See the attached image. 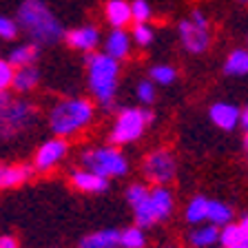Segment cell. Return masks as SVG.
I'll list each match as a JSON object with an SVG mask.
<instances>
[{
  "instance_id": "obj_1",
  "label": "cell",
  "mask_w": 248,
  "mask_h": 248,
  "mask_svg": "<svg viewBox=\"0 0 248 248\" xmlns=\"http://www.w3.org/2000/svg\"><path fill=\"white\" fill-rule=\"evenodd\" d=\"M18 25L27 31V36L38 46L56 45L60 38H64L60 20L51 14V9L42 0H25L18 7Z\"/></svg>"
},
{
  "instance_id": "obj_2",
  "label": "cell",
  "mask_w": 248,
  "mask_h": 248,
  "mask_svg": "<svg viewBox=\"0 0 248 248\" xmlns=\"http://www.w3.org/2000/svg\"><path fill=\"white\" fill-rule=\"evenodd\" d=\"M95 118V108L93 102L87 98H67L60 100L51 107L46 122L53 135L58 138H73V135L82 133L84 129H89Z\"/></svg>"
},
{
  "instance_id": "obj_3",
  "label": "cell",
  "mask_w": 248,
  "mask_h": 248,
  "mask_svg": "<svg viewBox=\"0 0 248 248\" xmlns=\"http://www.w3.org/2000/svg\"><path fill=\"white\" fill-rule=\"evenodd\" d=\"M120 60L111 58L108 53H89V89L104 108H113L115 104V89H118V73Z\"/></svg>"
},
{
  "instance_id": "obj_4",
  "label": "cell",
  "mask_w": 248,
  "mask_h": 248,
  "mask_svg": "<svg viewBox=\"0 0 248 248\" xmlns=\"http://www.w3.org/2000/svg\"><path fill=\"white\" fill-rule=\"evenodd\" d=\"M80 164L82 169L93 170L98 175L107 177H124L129 173V160L115 144L111 146H95V149H84L80 153Z\"/></svg>"
},
{
  "instance_id": "obj_5",
  "label": "cell",
  "mask_w": 248,
  "mask_h": 248,
  "mask_svg": "<svg viewBox=\"0 0 248 248\" xmlns=\"http://www.w3.org/2000/svg\"><path fill=\"white\" fill-rule=\"evenodd\" d=\"M38 118V107L29 100H9L0 111V142H11L29 131Z\"/></svg>"
},
{
  "instance_id": "obj_6",
  "label": "cell",
  "mask_w": 248,
  "mask_h": 248,
  "mask_svg": "<svg viewBox=\"0 0 248 248\" xmlns=\"http://www.w3.org/2000/svg\"><path fill=\"white\" fill-rule=\"evenodd\" d=\"M153 122V113L146 108H133L126 107L115 115V122L111 126L108 133V142L115 146L120 144H131L135 140L142 138V133L146 131V126Z\"/></svg>"
},
{
  "instance_id": "obj_7",
  "label": "cell",
  "mask_w": 248,
  "mask_h": 248,
  "mask_svg": "<svg viewBox=\"0 0 248 248\" xmlns=\"http://www.w3.org/2000/svg\"><path fill=\"white\" fill-rule=\"evenodd\" d=\"M142 173L153 186H169L175 182L177 175V160L173 151L169 149H155L142 162Z\"/></svg>"
},
{
  "instance_id": "obj_8",
  "label": "cell",
  "mask_w": 248,
  "mask_h": 248,
  "mask_svg": "<svg viewBox=\"0 0 248 248\" xmlns=\"http://www.w3.org/2000/svg\"><path fill=\"white\" fill-rule=\"evenodd\" d=\"M126 200H129L131 208H133L135 224L140 228H151L153 224H157L153 204H151V188L146 184H140V182L131 184L126 188Z\"/></svg>"
},
{
  "instance_id": "obj_9",
  "label": "cell",
  "mask_w": 248,
  "mask_h": 248,
  "mask_svg": "<svg viewBox=\"0 0 248 248\" xmlns=\"http://www.w3.org/2000/svg\"><path fill=\"white\" fill-rule=\"evenodd\" d=\"M67 153H69V140L53 135L51 140H45L38 146L36 155H33V169L38 173H49L67 157Z\"/></svg>"
},
{
  "instance_id": "obj_10",
  "label": "cell",
  "mask_w": 248,
  "mask_h": 248,
  "mask_svg": "<svg viewBox=\"0 0 248 248\" xmlns=\"http://www.w3.org/2000/svg\"><path fill=\"white\" fill-rule=\"evenodd\" d=\"M180 40L188 53H206L211 46V25H197L191 18L180 22Z\"/></svg>"
},
{
  "instance_id": "obj_11",
  "label": "cell",
  "mask_w": 248,
  "mask_h": 248,
  "mask_svg": "<svg viewBox=\"0 0 248 248\" xmlns=\"http://www.w3.org/2000/svg\"><path fill=\"white\" fill-rule=\"evenodd\" d=\"M239 115H242V108L235 107L231 102H215L208 108V118L215 124L217 129L222 131H235L239 126Z\"/></svg>"
},
{
  "instance_id": "obj_12",
  "label": "cell",
  "mask_w": 248,
  "mask_h": 248,
  "mask_svg": "<svg viewBox=\"0 0 248 248\" xmlns=\"http://www.w3.org/2000/svg\"><path fill=\"white\" fill-rule=\"evenodd\" d=\"M71 186L78 188L80 193H104L108 188V180L93 170H87V169H76L71 170Z\"/></svg>"
},
{
  "instance_id": "obj_13",
  "label": "cell",
  "mask_w": 248,
  "mask_h": 248,
  "mask_svg": "<svg viewBox=\"0 0 248 248\" xmlns=\"http://www.w3.org/2000/svg\"><path fill=\"white\" fill-rule=\"evenodd\" d=\"M122 246V231L104 228V231L89 232L87 237L78 242V248H120Z\"/></svg>"
},
{
  "instance_id": "obj_14",
  "label": "cell",
  "mask_w": 248,
  "mask_h": 248,
  "mask_svg": "<svg viewBox=\"0 0 248 248\" xmlns=\"http://www.w3.org/2000/svg\"><path fill=\"white\" fill-rule=\"evenodd\" d=\"M64 40L69 42V46L78 49V51L91 53L100 42V31L95 27H78V29H71L69 33H64Z\"/></svg>"
},
{
  "instance_id": "obj_15",
  "label": "cell",
  "mask_w": 248,
  "mask_h": 248,
  "mask_svg": "<svg viewBox=\"0 0 248 248\" xmlns=\"http://www.w3.org/2000/svg\"><path fill=\"white\" fill-rule=\"evenodd\" d=\"M151 204H153L157 222H166L175 211V197H173L169 186H153L151 188Z\"/></svg>"
},
{
  "instance_id": "obj_16",
  "label": "cell",
  "mask_w": 248,
  "mask_h": 248,
  "mask_svg": "<svg viewBox=\"0 0 248 248\" xmlns=\"http://www.w3.org/2000/svg\"><path fill=\"white\" fill-rule=\"evenodd\" d=\"M36 169L33 164H5L2 170V180H0V188H16L22 186L25 182H29L33 177Z\"/></svg>"
},
{
  "instance_id": "obj_17",
  "label": "cell",
  "mask_w": 248,
  "mask_h": 248,
  "mask_svg": "<svg viewBox=\"0 0 248 248\" xmlns=\"http://www.w3.org/2000/svg\"><path fill=\"white\" fill-rule=\"evenodd\" d=\"M219 242V228L211 222H204L188 232V244L193 248H213Z\"/></svg>"
},
{
  "instance_id": "obj_18",
  "label": "cell",
  "mask_w": 248,
  "mask_h": 248,
  "mask_svg": "<svg viewBox=\"0 0 248 248\" xmlns=\"http://www.w3.org/2000/svg\"><path fill=\"white\" fill-rule=\"evenodd\" d=\"M131 51V36L124 29H113L104 42V53H108L115 60H124Z\"/></svg>"
},
{
  "instance_id": "obj_19",
  "label": "cell",
  "mask_w": 248,
  "mask_h": 248,
  "mask_svg": "<svg viewBox=\"0 0 248 248\" xmlns=\"http://www.w3.org/2000/svg\"><path fill=\"white\" fill-rule=\"evenodd\" d=\"M208 204H211V200L204 195L191 197L184 208V219L191 224V226H200V224L208 222Z\"/></svg>"
},
{
  "instance_id": "obj_20",
  "label": "cell",
  "mask_w": 248,
  "mask_h": 248,
  "mask_svg": "<svg viewBox=\"0 0 248 248\" xmlns=\"http://www.w3.org/2000/svg\"><path fill=\"white\" fill-rule=\"evenodd\" d=\"M107 18L108 22L115 27V29H124L133 20V11H131V5L126 0H108L107 5Z\"/></svg>"
},
{
  "instance_id": "obj_21",
  "label": "cell",
  "mask_w": 248,
  "mask_h": 248,
  "mask_svg": "<svg viewBox=\"0 0 248 248\" xmlns=\"http://www.w3.org/2000/svg\"><path fill=\"white\" fill-rule=\"evenodd\" d=\"M224 73L231 78L248 76V49H235L228 53L226 62H224Z\"/></svg>"
},
{
  "instance_id": "obj_22",
  "label": "cell",
  "mask_w": 248,
  "mask_h": 248,
  "mask_svg": "<svg viewBox=\"0 0 248 248\" xmlns=\"http://www.w3.org/2000/svg\"><path fill=\"white\" fill-rule=\"evenodd\" d=\"M40 82V71H38L33 64L29 67H20L16 69V78H14V89L18 93H29L38 87Z\"/></svg>"
},
{
  "instance_id": "obj_23",
  "label": "cell",
  "mask_w": 248,
  "mask_h": 248,
  "mask_svg": "<svg viewBox=\"0 0 248 248\" xmlns=\"http://www.w3.org/2000/svg\"><path fill=\"white\" fill-rule=\"evenodd\" d=\"M36 60H38V45L36 42L16 46V49H11V53H9V62L16 69L29 67V64H33Z\"/></svg>"
},
{
  "instance_id": "obj_24",
  "label": "cell",
  "mask_w": 248,
  "mask_h": 248,
  "mask_svg": "<svg viewBox=\"0 0 248 248\" xmlns=\"http://www.w3.org/2000/svg\"><path fill=\"white\" fill-rule=\"evenodd\" d=\"M232 217H235L232 206H228V204H224L219 200H211V204H208V222L215 224L217 228H222L232 222Z\"/></svg>"
},
{
  "instance_id": "obj_25",
  "label": "cell",
  "mask_w": 248,
  "mask_h": 248,
  "mask_svg": "<svg viewBox=\"0 0 248 248\" xmlns=\"http://www.w3.org/2000/svg\"><path fill=\"white\" fill-rule=\"evenodd\" d=\"M244 242H246V237H244L242 228H239V222H231L219 228V244H222V248H232Z\"/></svg>"
},
{
  "instance_id": "obj_26",
  "label": "cell",
  "mask_w": 248,
  "mask_h": 248,
  "mask_svg": "<svg viewBox=\"0 0 248 248\" xmlns=\"http://www.w3.org/2000/svg\"><path fill=\"white\" fill-rule=\"evenodd\" d=\"M144 246H146L144 228H140L135 224V226H129L122 231V248H144Z\"/></svg>"
},
{
  "instance_id": "obj_27",
  "label": "cell",
  "mask_w": 248,
  "mask_h": 248,
  "mask_svg": "<svg viewBox=\"0 0 248 248\" xmlns=\"http://www.w3.org/2000/svg\"><path fill=\"white\" fill-rule=\"evenodd\" d=\"M175 78H177V71L170 64H157V67L151 69V80L157 84H170L175 82Z\"/></svg>"
},
{
  "instance_id": "obj_28",
  "label": "cell",
  "mask_w": 248,
  "mask_h": 248,
  "mask_svg": "<svg viewBox=\"0 0 248 248\" xmlns=\"http://www.w3.org/2000/svg\"><path fill=\"white\" fill-rule=\"evenodd\" d=\"M16 67L9 60H0V93H7V89L14 87Z\"/></svg>"
},
{
  "instance_id": "obj_29",
  "label": "cell",
  "mask_w": 248,
  "mask_h": 248,
  "mask_svg": "<svg viewBox=\"0 0 248 248\" xmlns=\"http://www.w3.org/2000/svg\"><path fill=\"white\" fill-rule=\"evenodd\" d=\"M135 95H138V100L142 104H153L155 102V87L151 80H140L138 87H135Z\"/></svg>"
},
{
  "instance_id": "obj_30",
  "label": "cell",
  "mask_w": 248,
  "mask_h": 248,
  "mask_svg": "<svg viewBox=\"0 0 248 248\" xmlns=\"http://www.w3.org/2000/svg\"><path fill=\"white\" fill-rule=\"evenodd\" d=\"M131 11H133V22L140 25V22H146L151 18V7L146 0H133L131 2Z\"/></svg>"
},
{
  "instance_id": "obj_31",
  "label": "cell",
  "mask_w": 248,
  "mask_h": 248,
  "mask_svg": "<svg viewBox=\"0 0 248 248\" xmlns=\"http://www.w3.org/2000/svg\"><path fill=\"white\" fill-rule=\"evenodd\" d=\"M131 38H133L140 46H146V45H151V40H153V29H151L146 22H140V25L133 27V36Z\"/></svg>"
},
{
  "instance_id": "obj_32",
  "label": "cell",
  "mask_w": 248,
  "mask_h": 248,
  "mask_svg": "<svg viewBox=\"0 0 248 248\" xmlns=\"http://www.w3.org/2000/svg\"><path fill=\"white\" fill-rule=\"evenodd\" d=\"M18 22L9 20V18H5V16H0V38L2 40H14L16 33H18Z\"/></svg>"
},
{
  "instance_id": "obj_33",
  "label": "cell",
  "mask_w": 248,
  "mask_h": 248,
  "mask_svg": "<svg viewBox=\"0 0 248 248\" xmlns=\"http://www.w3.org/2000/svg\"><path fill=\"white\" fill-rule=\"evenodd\" d=\"M0 248H18V239L11 235H0Z\"/></svg>"
},
{
  "instance_id": "obj_34",
  "label": "cell",
  "mask_w": 248,
  "mask_h": 248,
  "mask_svg": "<svg viewBox=\"0 0 248 248\" xmlns=\"http://www.w3.org/2000/svg\"><path fill=\"white\" fill-rule=\"evenodd\" d=\"M239 126H242L244 131H248V107L242 108V115H239Z\"/></svg>"
},
{
  "instance_id": "obj_35",
  "label": "cell",
  "mask_w": 248,
  "mask_h": 248,
  "mask_svg": "<svg viewBox=\"0 0 248 248\" xmlns=\"http://www.w3.org/2000/svg\"><path fill=\"white\" fill-rule=\"evenodd\" d=\"M239 228H242L244 237H246V242H248V213L246 215H242V219H239Z\"/></svg>"
},
{
  "instance_id": "obj_36",
  "label": "cell",
  "mask_w": 248,
  "mask_h": 248,
  "mask_svg": "<svg viewBox=\"0 0 248 248\" xmlns=\"http://www.w3.org/2000/svg\"><path fill=\"white\" fill-rule=\"evenodd\" d=\"M9 95H7V93H0V111H2V108H5V104L9 102Z\"/></svg>"
},
{
  "instance_id": "obj_37",
  "label": "cell",
  "mask_w": 248,
  "mask_h": 248,
  "mask_svg": "<svg viewBox=\"0 0 248 248\" xmlns=\"http://www.w3.org/2000/svg\"><path fill=\"white\" fill-rule=\"evenodd\" d=\"M244 146H246V151H248V131H244Z\"/></svg>"
},
{
  "instance_id": "obj_38",
  "label": "cell",
  "mask_w": 248,
  "mask_h": 248,
  "mask_svg": "<svg viewBox=\"0 0 248 248\" xmlns=\"http://www.w3.org/2000/svg\"><path fill=\"white\" fill-rule=\"evenodd\" d=\"M232 248H248V246H246V242H244V244H237V246H232Z\"/></svg>"
},
{
  "instance_id": "obj_39",
  "label": "cell",
  "mask_w": 248,
  "mask_h": 248,
  "mask_svg": "<svg viewBox=\"0 0 248 248\" xmlns=\"http://www.w3.org/2000/svg\"><path fill=\"white\" fill-rule=\"evenodd\" d=\"M2 170H5V164H0V180H2Z\"/></svg>"
},
{
  "instance_id": "obj_40",
  "label": "cell",
  "mask_w": 248,
  "mask_h": 248,
  "mask_svg": "<svg viewBox=\"0 0 248 248\" xmlns=\"http://www.w3.org/2000/svg\"><path fill=\"white\" fill-rule=\"evenodd\" d=\"M239 2H248V0H239Z\"/></svg>"
},
{
  "instance_id": "obj_41",
  "label": "cell",
  "mask_w": 248,
  "mask_h": 248,
  "mask_svg": "<svg viewBox=\"0 0 248 248\" xmlns=\"http://www.w3.org/2000/svg\"><path fill=\"white\" fill-rule=\"evenodd\" d=\"M166 248H175V246H166Z\"/></svg>"
},
{
  "instance_id": "obj_42",
  "label": "cell",
  "mask_w": 248,
  "mask_h": 248,
  "mask_svg": "<svg viewBox=\"0 0 248 248\" xmlns=\"http://www.w3.org/2000/svg\"><path fill=\"white\" fill-rule=\"evenodd\" d=\"M246 246H248V242H246Z\"/></svg>"
}]
</instances>
